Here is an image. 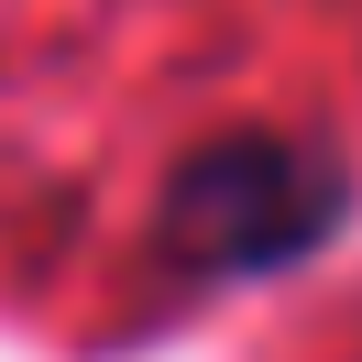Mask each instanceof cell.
Instances as JSON below:
<instances>
[{
  "mask_svg": "<svg viewBox=\"0 0 362 362\" xmlns=\"http://www.w3.org/2000/svg\"><path fill=\"white\" fill-rule=\"evenodd\" d=\"M351 154L308 132H220L165 176L154 198V264L176 286H252L351 230Z\"/></svg>",
  "mask_w": 362,
  "mask_h": 362,
  "instance_id": "6da1fadb",
  "label": "cell"
}]
</instances>
